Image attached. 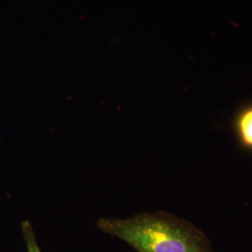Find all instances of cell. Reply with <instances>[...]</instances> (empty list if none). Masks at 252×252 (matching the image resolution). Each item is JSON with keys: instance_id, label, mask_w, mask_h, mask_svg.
Returning <instances> with one entry per match:
<instances>
[{"instance_id": "obj_1", "label": "cell", "mask_w": 252, "mask_h": 252, "mask_svg": "<svg viewBox=\"0 0 252 252\" xmlns=\"http://www.w3.org/2000/svg\"><path fill=\"white\" fill-rule=\"evenodd\" d=\"M96 226L137 252H216L207 234L189 220L164 211L100 218Z\"/></svg>"}, {"instance_id": "obj_2", "label": "cell", "mask_w": 252, "mask_h": 252, "mask_svg": "<svg viewBox=\"0 0 252 252\" xmlns=\"http://www.w3.org/2000/svg\"><path fill=\"white\" fill-rule=\"evenodd\" d=\"M234 129L240 145L252 152V104L237 111L234 119Z\"/></svg>"}, {"instance_id": "obj_3", "label": "cell", "mask_w": 252, "mask_h": 252, "mask_svg": "<svg viewBox=\"0 0 252 252\" xmlns=\"http://www.w3.org/2000/svg\"><path fill=\"white\" fill-rule=\"evenodd\" d=\"M22 232L27 245V252H41L36 241V234L29 220H25L22 223Z\"/></svg>"}]
</instances>
